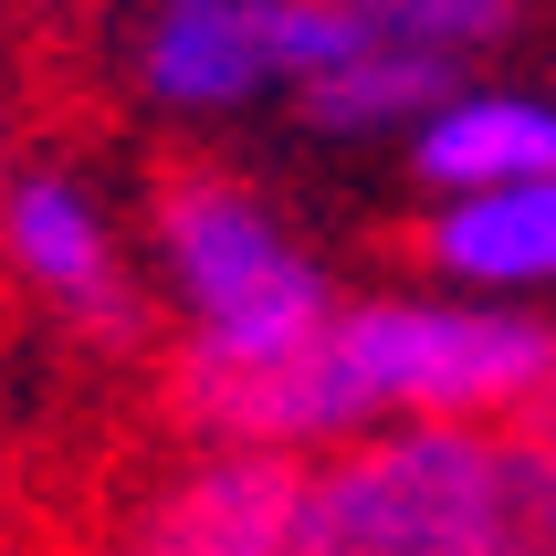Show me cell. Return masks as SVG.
I'll return each mask as SVG.
<instances>
[{
  "mask_svg": "<svg viewBox=\"0 0 556 556\" xmlns=\"http://www.w3.org/2000/svg\"><path fill=\"white\" fill-rule=\"evenodd\" d=\"M294 556H556L546 420H378L305 452Z\"/></svg>",
  "mask_w": 556,
  "mask_h": 556,
  "instance_id": "obj_1",
  "label": "cell"
},
{
  "mask_svg": "<svg viewBox=\"0 0 556 556\" xmlns=\"http://www.w3.org/2000/svg\"><path fill=\"white\" fill-rule=\"evenodd\" d=\"M148 252L179 305V357L242 368V357H283L337 315V283L315 263L263 189L220 179V168H168L148 189Z\"/></svg>",
  "mask_w": 556,
  "mask_h": 556,
  "instance_id": "obj_2",
  "label": "cell"
},
{
  "mask_svg": "<svg viewBox=\"0 0 556 556\" xmlns=\"http://www.w3.org/2000/svg\"><path fill=\"white\" fill-rule=\"evenodd\" d=\"M0 274L22 283V305H42L53 326H74L94 346H126L148 326L137 252H126L116 211L94 200V179H74V168H22L11 157V189H0Z\"/></svg>",
  "mask_w": 556,
  "mask_h": 556,
  "instance_id": "obj_3",
  "label": "cell"
},
{
  "mask_svg": "<svg viewBox=\"0 0 556 556\" xmlns=\"http://www.w3.org/2000/svg\"><path fill=\"white\" fill-rule=\"evenodd\" d=\"M137 546H157V556H294L305 546V452L189 441V463L137 515Z\"/></svg>",
  "mask_w": 556,
  "mask_h": 556,
  "instance_id": "obj_4",
  "label": "cell"
},
{
  "mask_svg": "<svg viewBox=\"0 0 556 556\" xmlns=\"http://www.w3.org/2000/svg\"><path fill=\"white\" fill-rule=\"evenodd\" d=\"M283 85V0H148L137 94L168 116H242Z\"/></svg>",
  "mask_w": 556,
  "mask_h": 556,
  "instance_id": "obj_5",
  "label": "cell"
},
{
  "mask_svg": "<svg viewBox=\"0 0 556 556\" xmlns=\"http://www.w3.org/2000/svg\"><path fill=\"white\" fill-rule=\"evenodd\" d=\"M420 263L463 294H556V168L483 189H431Z\"/></svg>",
  "mask_w": 556,
  "mask_h": 556,
  "instance_id": "obj_6",
  "label": "cell"
},
{
  "mask_svg": "<svg viewBox=\"0 0 556 556\" xmlns=\"http://www.w3.org/2000/svg\"><path fill=\"white\" fill-rule=\"evenodd\" d=\"M556 168V105L515 85H441L409 116V179L420 189H483V179H526Z\"/></svg>",
  "mask_w": 556,
  "mask_h": 556,
  "instance_id": "obj_7",
  "label": "cell"
},
{
  "mask_svg": "<svg viewBox=\"0 0 556 556\" xmlns=\"http://www.w3.org/2000/svg\"><path fill=\"white\" fill-rule=\"evenodd\" d=\"M463 74L472 63H441V53H409V42H378L368 31L346 63L305 74L294 105H305V126H326V137H389V126H409L441 85H463Z\"/></svg>",
  "mask_w": 556,
  "mask_h": 556,
  "instance_id": "obj_8",
  "label": "cell"
},
{
  "mask_svg": "<svg viewBox=\"0 0 556 556\" xmlns=\"http://www.w3.org/2000/svg\"><path fill=\"white\" fill-rule=\"evenodd\" d=\"M357 11H368L378 42H409V53H441V63L494 53L526 22V0H357Z\"/></svg>",
  "mask_w": 556,
  "mask_h": 556,
  "instance_id": "obj_9",
  "label": "cell"
},
{
  "mask_svg": "<svg viewBox=\"0 0 556 556\" xmlns=\"http://www.w3.org/2000/svg\"><path fill=\"white\" fill-rule=\"evenodd\" d=\"M526 420H546V431H556V378H546V400H535V409H526Z\"/></svg>",
  "mask_w": 556,
  "mask_h": 556,
  "instance_id": "obj_10",
  "label": "cell"
},
{
  "mask_svg": "<svg viewBox=\"0 0 556 556\" xmlns=\"http://www.w3.org/2000/svg\"><path fill=\"white\" fill-rule=\"evenodd\" d=\"M0 535H11V463H0Z\"/></svg>",
  "mask_w": 556,
  "mask_h": 556,
  "instance_id": "obj_11",
  "label": "cell"
},
{
  "mask_svg": "<svg viewBox=\"0 0 556 556\" xmlns=\"http://www.w3.org/2000/svg\"><path fill=\"white\" fill-rule=\"evenodd\" d=\"M0 189H11V116H0Z\"/></svg>",
  "mask_w": 556,
  "mask_h": 556,
  "instance_id": "obj_12",
  "label": "cell"
}]
</instances>
